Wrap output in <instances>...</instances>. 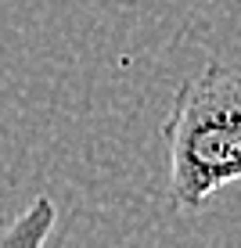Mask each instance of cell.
Wrapping results in <instances>:
<instances>
[{
	"label": "cell",
	"instance_id": "obj_1",
	"mask_svg": "<svg viewBox=\"0 0 241 248\" xmlns=\"http://www.w3.org/2000/svg\"><path fill=\"white\" fill-rule=\"evenodd\" d=\"M162 133L177 209H202L220 187L241 184V76L209 62L177 90Z\"/></svg>",
	"mask_w": 241,
	"mask_h": 248
},
{
	"label": "cell",
	"instance_id": "obj_2",
	"mask_svg": "<svg viewBox=\"0 0 241 248\" xmlns=\"http://www.w3.org/2000/svg\"><path fill=\"white\" fill-rule=\"evenodd\" d=\"M54 223H58V205L40 194L15 219L0 227V248H44L47 237L54 234Z\"/></svg>",
	"mask_w": 241,
	"mask_h": 248
}]
</instances>
